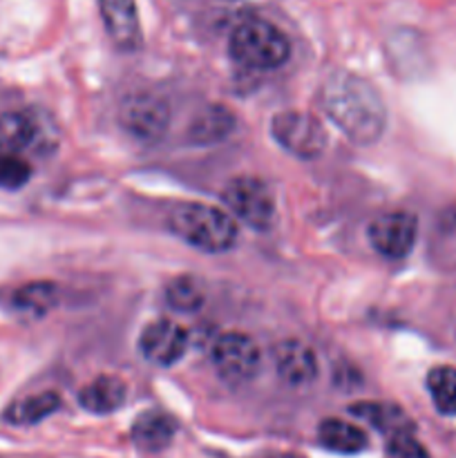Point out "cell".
<instances>
[{
  "label": "cell",
  "instance_id": "cell-13",
  "mask_svg": "<svg viewBox=\"0 0 456 458\" xmlns=\"http://www.w3.org/2000/svg\"><path fill=\"white\" fill-rule=\"evenodd\" d=\"M177 423L164 411H143L132 425V443L143 452H161L174 441Z\"/></svg>",
  "mask_w": 456,
  "mask_h": 458
},
{
  "label": "cell",
  "instance_id": "cell-3",
  "mask_svg": "<svg viewBox=\"0 0 456 458\" xmlns=\"http://www.w3.org/2000/svg\"><path fill=\"white\" fill-rule=\"evenodd\" d=\"M232 61L246 70L268 72L284 65L291 56V40L284 31L264 18H246L232 30L231 43Z\"/></svg>",
  "mask_w": 456,
  "mask_h": 458
},
{
  "label": "cell",
  "instance_id": "cell-7",
  "mask_svg": "<svg viewBox=\"0 0 456 458\" xmlns=\"http://www.w3.org/2000/svg\"><path fill=\"white\" fill-rule=\"evenodd\" d=\"M121 125L139 141H161L170 125V107L165 98L152 92H134L121 103Z\"/></svg>",
  "mask_w": 456,
  "mask_h": 458
},
{
  "label": "cell",
  "instance_id": "cell-18",
  "mask_svg": "<svg viewBox=\"0 0 456 458\" xmlns=\"http://www.w3.org/2000/svg\"><path fill=\"white\" fill-rule=\"evenodd\" d=\"M353 416L367 420L369 425H374L376 429H380L383 434L392 437V434L401 432V429H411L414 423L410 420V416L401 410L398 405L392 403H356V405L349 407Z\"/></svg>",
  "mask_w": 456,
  "mask_h": 458
},
{
  "label": "cell",
  "instance_id": "cell-12",
  "mask_svg": "<svg viewBox=\"0 0 456 458\" xmlns=\"http://www.w3.org/2000/svg\"><path fill=\"white\" fill-rule=\"evenodd\" d=\"M47 141L45 128L31 112H3L0 114V155H21L25 150H40Z\"/></svg>",
  "mask_w": 456,
  "mask_h": 458
},
{
  "label": "cell",
  "instance_id": "cell-17",
  "mask_svg": "<svg viewBox=\"0 0 456 458\" xmlns=\"http://www.w3.org/2000/svg\"><path fill=\"white\" fill-rule=\"evenodd\" d=\"M9 304L21 316L43 318L58 304V289L52 282H30L13 291Z\"/></svg>",
  "mask_w": 456,
  "mask_h": 458
},
{
  "label": "cell",
  "instance_id": "cell-4",
  "mask_svg": "<svg viewBox=\"0 0 456 458\" xmlns=\"http://www.w3.org/2000/svg\"><path fill=\"white\" fill-rule=\"evenodd\" d=\"M222 199L240 222L253 231H268L275 222V195L266 182L253 174H241L231 179L222 192Z\"/></svg>",
  "mask_w": 456,
  "mask_h": 458
},
{
  "label": "cell",
  "instance_id": "cell-10",
  "mask_svg": "<svg viewBox=\"0 0 456 458\" xmlns=\"http://www.w3.org/2000/svg\"><path fill=\"white\" fill-rule=\"evenodd\" d=\"M273 365L277 376L295 389L313 385L320 374L316 352L298 338H286L273 347Z\"/></svg>",
  "mask_w": 456,
  "mask_h": 458
},
{
  "label": "cell",
  "instance_id": "cell-15",
  "mask_svg": "<svg viewBox=\"0 0 456 458\" xmlns=\"http://www.w3.org/2000/svg\"><path fill=\"white\" fill-rule=\"evenodd\" d=\"M317 438L322 447L338 454H360L369 445V437L358 425L340 419H325L317 428Z\"/></svg>",
  "mask_w": 456,
  "mask_h": 458
},
{
  "label": "cell",
  "instance_id": "cell-8",
  "mask_svg": "<svg viewBox=\"0 0 456 458\" xmlns=\"http://www.w3.org/2000/svg\"><path fill=\"white\" fill-rule=\"evenodd\" d=\"M418 237V219L410 210H387L369 224V242L383 258L405 259Z\"/></svg>",
  "mask_w": 456,
  "mask_h": 458
},
{
  "label": "cell",
  "instance_id": "cell-23",
  "mask_svg": "<svg viewBox=\"0 0 456 458\" xmlns=\"http://www.w3.org/2000/svg\"><path fill=\"white\" fill-rule=\"evenodd\" d=\"M387 452L392 458H432L427 447L416 438L414 428L392 434L387 441Z\"/></svg>",
  "mask_w": 456,
  "mask_h": 458
},
{
  "label": "cell",
  "instance_id": "cell-5",
  "mask_svg": "<svg viewBox=\"0 0 456 458\" xmlns=\"http://www.w3.org/2000/svg\"><path fill=\"white\" fill-rule=\"evenodd\" d=\"M271 134L277 146L298 159H317L329 141L322 121L304 110L277 112L271 121Z\"/></svg>",
  "mask_w": 456,
  "mask_h": 458
},
{
  "label": "cell",
  "instance_id": "cell-21",
  "mask_svg": "<svg viewBox=\"0 0 456 458\" xmlns=\"http://www.w3.org/2000/svg\"><path fill=\"white\" fill-rule=\"evenodd\" d=\"M427 392L443 416H456V367L438 365L429 369Z\"/></svg>",
  "mask_w": 456,
  "mask_h": 458
},
{
  "label": "cell",
  "instance_id": "cell-14",
  "mask_svg": "<svg viewBox=\"0 0 456 458\" xmlns=\"http://www.w3.org/2000/svg\"><path fill=\"white\" fill-rule=\"evenodd\" d=\"M128 389L116 376H98L79 392V405L92 414H112L125 403Z\"/></svg>",
  "mask_w": 456,
  "mask_h": 458
},
{
  "label": "cell",
  "instance_id": "cell-19",
  "mask_svg": "<svg viewBox=\"0 0 456 458\" xmlns=\"http://www.w3.org/2000/svg\"><path fill=\"white\" fill-rule=\"evenodd\" d=\"M208 291L206 284L195 276H179L165 286V302L179 313H195L206 304Z\"/></svg>",
  "mask_w": 456,
  "mask_h": 458
},
{
  "label": "cell",
  "instance_id": "cell-11",
  "mask_svg": "<svg viewBox=\"0 0 456 458\" xmlns=\"http://www.w3.org/2000/svg\"><path fill=\"white\" fill-rule=\"evenodd\" d=\"M107 36L121 52H137L143 43L137 0H98Z\"/></svg>",
  "mask_w": 456,
  "mask_h": 458
},
{
  "label": "cell",
  "instance_id": "cell-9",
  "mask_svg": "<svg viewBox=\"0 0 456 458\" xmlns=\"http://www.w3.org/2000/svg\"><path fill=\"white\" fill-rule=\"evenodd\" d=\"M190 335L179 322L161 318L150 322L139 335V352L148 362L156 367H173L186 356Z\"/></svg>",
  "mask_w": 456,
  "mask_h": 458
},
{
  "label": "cell",
  "instance_id": "cell-6",
  "mask_svg": "<svg viewBox=\"0 0 456 458\" xmlns=\"http://www.w3.org/2000/svg\"><path fill=\"white\" fill-rule=\"evenodd\" d=\"M210 358L219 378L228 385H246L259 374L262 352L250 335L241 331H226L215 338Z\"/></svg>",
  "mask_w": 456,
  "mask_h": 458
},
{
  "label": "cell",
  "instance_id": "cell-16",
  "mask_svg": "<svg viewBox=\"0 0 456 458\" xmlns=\"http://www.w3.org/2000/svg\"><path fill=\"white\" fill-rule=\"evenodd\" d=\"M235 130V114L228 107L213 103L206 106L190 123V139L199 146H210L231 137Z\"/></svg>",
  "mask_w": 456,
  "mask_h": 458
},
{
  "label": "cell",
  "instance_id": "cell-20",
  "mask_svg": "<svg viewBox=\"0 0 456 458\" xmlns=\"http://www.w3.org/2000/svg\"><path fill=\"white\" fill-rule=\"evenodd\" d=\"M58 407H61V396L54 392H43L13 403L4 411V420L12 425H36L52 416Z\"/></svg>",
  "mask_w": 456,
  "mask_h": 458
},
{
  "label": "cell",
  "instance_id": "cell-2",
  "mask_svg": "<svg viewBox=\"0 0 456 458\" xmlns=\"http://www.w3.org/2000/svg\"><path fill=\"white\" fill-rule=\"evenodd\" d=\"M168 226L186 244L204 253H226L240 240L237 222L226 210L199 201L174 206L168 215Z\"/></svg>",
  "mask_w": 456,
  "mask_h": 458
},
{
  "label": "cell",
  "instance_id": "cell-22",
  "mask_svg": "<svg viewBox=\"0 0 456 458\" xmlns=\"http://www.w3.org/2000/svg\"><path fill=\"white\" fill-rule=\"evenodd\" d=\"M31 179V165L21 155H0V188L21 191Z\"/></svg>",
  "mask_w": 456,
  "mask_h": 458
},
{
  "label": "cell",
  "instance_id": "cell-1",
  "mask_svg": "<svg viewBox=\"0 0 456 458\" xmlns=\"http://www.w3.org/2000/svg\"><path fill=\"white\" fill-rule=\"evenodd\" d=\"M320 106L349 141L376 143L387 128V107L374 83L347 70L331 72L320 88Z\"/></svg>",
  "mask_w": 456,
  "mask_h": 458
}]
</instances>
